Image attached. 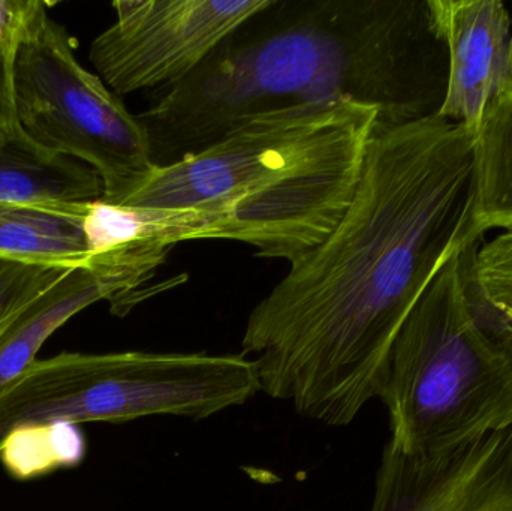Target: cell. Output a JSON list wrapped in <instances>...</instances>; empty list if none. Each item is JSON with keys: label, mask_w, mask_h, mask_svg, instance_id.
Segmentation results:
<instances>
[{"label": "cell", "mask_w": 512, "mask_h": 511, "mask_svg": "<svg viewBox=\"0 0 512 511\" xmlns=\"http://www.w3.org/2000/svg\"><path fill=\"white\" fill-rule=\"evenodd\" d=\"M86 203L0 200V257L86 267L87 245L81 227Z\"/></svg>", "instance_id": "5bb4252c"}, {"label": "cell", "mask_w": 512, "mask_h": 511, "mask_svg": "<svg viewBox=\"0 0 512 511\" xmlns=\"http://www.w3.org/2000/svg\"><path fill=\"white\" fill-rule=\"evenodd\" d=\"M102 194L101 177L83 162L42 149L23 131L0 135V200L86 203Z\"/></svg>", "instance_id": "7c38bea8"}, {"label": "cell", "mask_w": 512, "mask_h": 511, "mask_svg": "<svg viewBox=\"0 0 512 511\" xmlns=\"http://www.w3.org/2000/svg\"><path fill=\"white\" fill-rule=\"evenodd\" d=\"M512 230V89L493 102L472 140V200L466 242Z\"/></svg>", "instance_id": "4fadbf2b"}, {"label": "cell", "mask_w": 512, "mask_h": 511, "mask_svg": "<svg viewBox=\"0 0 512 511\" xmlns=\"http://www.w3.org/2000/svg\"><path fill=\"white\" fill-rule=\"evenodd\" d=\"M447 86L432 0H268L137 117L165 167L283 108L358 102L378 110L379 129L432 119Z\"/></svg>", "instance_id": "7a4b0ae2"}, {"label": "cell", "mask_w": 512, "mask_h": 511, "mask_svg": "<svg viewBox=\"0 0 512 511\" xmlns=\"http://www.w3.org/2000/svg\"><path fill=\"white\" fill-rule=\"evenodd\" d=\"M448 50L439 117L474 134L487 108L512 89V18L502 0H432Z\"/></svg>", "instance_id": "30bf717a"}, {"label": "cell", "mask_w": 512, "mask_h": 511, "mask_svg": "<svg viewBox=\"0 0 512 511\" xmlns=\"http://www.w3.org/2000/svg\"><path fill=\"white\" fill-rule=\"evenodd\" d=\"M261 392L243 354L62 353L36 359L0 395V449L38 423H125L153 416L204 420Z\"/></svg>", "instance_id": "5b68a950"}, {"label": "cell", "mask_w": 512, "mask_h": 511, "mask_svg": "<svg viewBox=\"0 0 512 511\" xmlns=\"http://www.w3.org/2000/svg\"><path fill=\"white\" fill-rule=\"evenodd\" d=\"M71 269L74 267L0 257V333Z\"/></svg>", "instance_id": "2e32d148"}, {"label": "cell", "mask_w": 512, "mask_h": 511, "mask_svg": "<svg viewBox=\"0 0 512 511\" xmlns=\"http://www.w3.org/2000/svg\"><path fill=\"white\" fill-rule=\"evenodd\" d=\"M15 116L48 152L83 162L120 203L155 168L146 129L99 75L74 54L65 27L44 15L14 59Z\"/></svg>", "instance_id": "8992f818"}, {"label": "cell", "mask_w": 512, "mask_h": 511, "mask_svg": "<svg viewBox=\"0 0 512 511\" xmlns=\"http://www.w3.org/2000/svg\"><path fill=\"white\" fill-rule=\"evenodd\" d=\"M47 12L41 0H0V56L14 62L21 45Z\"/></svg>", "instance_id": "ac0fdd59"}, {"label": "cell", "mask_w": 512, "mask_h": 511, "mask_svg": "<svg viewBox=\"0 0 512 511\" xmlns=\"http://www.w3.org/2000/svg\"><path fill=\"white\" fill-rule=\"evenodd\" d=\"M268 0H117L90 60L116 95L161 92L194 74Z\"/></svg>", "instance_id": "52a82bcc"}, {"label": "cell", "mask_w": 512, "mask_h": 511, "mask_svg": "<svg viewBox=\"0 0 512 511\" xmlns=\"http://www.w3.org/2000/svg\"><path fill=\"white\" fill-rule=\"evenodd\" d=\"M110 299V288L86 267H74L36 297L0 333V395L35 362L56 330L78 312Z\"/></svg>", "instance_id": "8fae6325"}, {"label": "cell", "mask_w": 512, "mask_h": 511, "mask_svg": "<svg viewBox=\"0 0 512 511\" xmlns=\"http://www.w3.org/2000/svg\"><path fill=\"white\" fill-rule=\"evenodd\" d=\"M378 119L376 108L352 101L258 114L212 146L153 168L116 204L215 210L234 242L292 264L345 215Z\"/></svg>", "instance_id": "3957f363"}, {"label": "cell", "mask_w": 512, "mask_h": 511, "mask_svg": "<svg viewBox=\"0 0 512 511\" xmlns=\"http://www.w3.org/2000/svg\"><path fill=\"white\" fill-rule=\"evenodd\" d=\"M87 443L80 425L38 423L15 429L0 449L3 467L17 480H30L80 465Z\"/></svg>", "instance_id": "9a60e30c"}, {"label": "cell", "mask_w": 512, "mask_h": 511, "mask_svg": "<svg viewBox=\"0 0 512 511\" xmlns=\"http://www.w3.org/2000/svg\"><path fill=\"white\" fill-rule=\"evenodd\" d=\"M14 62L0 56V135L21 131L15 116L14 105Z\"/></svg>", "instance_id": "d6986e66"}, {"label": "cell", "mask_w": 512, "mask_h": 511, "mask_svg": "<svg viewBox=\"0 0 512 511\" xmlns=\"http://www.w3.org/2000/svg\"><path fill=\"white\" fill-rule=\"evenodd\" d=\"M372 511H512V426L418 458L385 447Z\"/></svg>", "instance_id": "9c48e42d"}, {"label": "cell", "mask_w": 512, "mask_h": 511, "mask_svg": "<svg viewBox=\"0 0 512 511\" xmlns=\"http://www.w3.org/2000/svg\"><path fill=\"white\" fill-rule=\"evenodd\" d=\"M474 275L484 299L512 332V230L478 248Z\"/></svg>", "instance_id": "e0dca14e"}, {"label": "cell", "mask_w": 512, "mask_h": 511, "mask_svg": "<svg viewBox=\"0 0 512 511\" xmlns=\"http://www.w3.org/2000/svg\"><path fill=\"white\" fill-rule=\"evenodd\" d=\"M86 269L111 290V312L128 314L149 293L144 285L168 252L192 240H233L227 216L209 209L126 206L87 201L84 207Z\"/></svg>", "instance_id": "ba28073f"}, {"label": "cell", "mask_w": 512, "mask_h": 511, "mask_svg": "<svg viewBox=\"0 0 512 511\" xmlns=\"http://www.w3.org/2000/svg\"><path fill=\"white\" fill-rule=\"evenodd\" d=\"M472 140L439 116L375 129L339 224L249 315L240 354L261 392L328 426L381 398L406 318L469 245Z\"/></svg>", "instance_id": "6da1fadb"}, {"label": "cell", "mask_w": 512, "mask_h": 511, "mask_svg": "<svg viewBox=\"0 0 512 511\" xmlns=\"http://www.w3.org/2000/svg\"><path fill=\"white\" fill-rule=\"evenodd\" d=\"M481 242L457 251L406 318L382 390L388 449L433 455L512 426V332L474 275Z\"/></svg>", "instance_id": "277c9868"}]
</instances>
